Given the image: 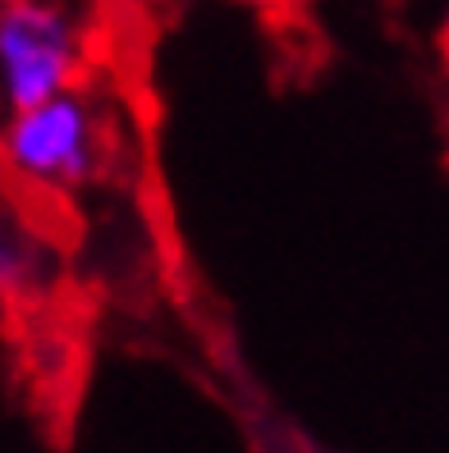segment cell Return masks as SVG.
Wrapping results in <instances>:
<instances>
[{
	"label": "cell",
	"mask_w": 449,
	"mask_h": 453,
	"mask_svg": "<svg viewBox=\"0 0 449 453\" xmlns=\"http://www.w3.org/2000/svg\"><path fill=\"white\" fill-rule=\"evenodd\" d=\"M0 161L10 179L37 193H74L97 174L101 115L83 92H60L42 105L14 111L0 133Z\"/></svg>",
	"instance_id": "6da1fadb"
},
{
	"label": "cell",
	"mask_w": 449,
	"mask_h": 453,
	"mask_svg": "<svg viewBox=\"0 0 449 453\" xmlns=\"http://www.w3.org/2000/svg\"><path fill=\"white\" fill-rule=\"evenodd\" d=\"M83 19L65 0H5L0 10V92L10 115L74 92L83 78Z\"/></svg>",
	"instance_id": "7a4b0ae2"
}]
</instances>
